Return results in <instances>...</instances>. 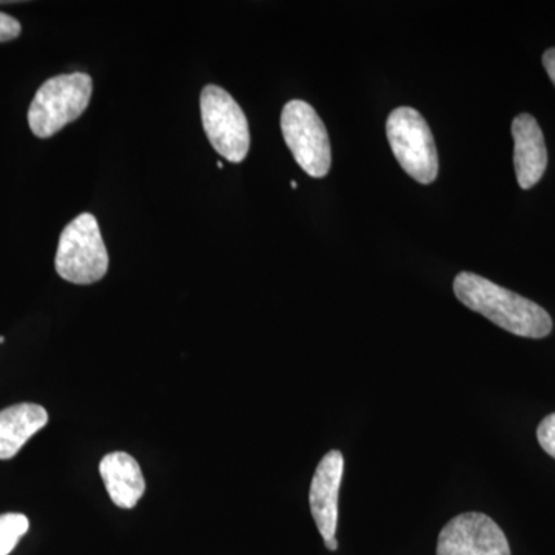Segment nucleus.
I'll use <instances>...</instances> for the list:
<instances>
[{
  "mask_svg": "<svg viewBox=\"0 0 555 555\" xmlns=\"http://www.w3.org/2000/svg\"><path fill=\"white\" fill-rule=\"evenodd\" d=\"M281 130L298 166L309 177H326L332 164L331 139L315 108L305 101L287 102L281 115Z\"/></svg>",
  "mask_w": 555,
  "mask_h": 555,
  "instance_id": "nucleus-5",
  "label": "nucleus"
},
{
  "mask_svg": "<svg viewBox=\"0 0 555 555\" xmlns=\"http://www.w3.org/2000/svg\"><path fill=\"white\" fill-rule=\"evenodd\" d=\"M108 270V251L100 224L91 214L79 215L61 233L56 272L73 284H93Z\"/></svg>",
  "mask_w": 555,
  "mask_h": 555,
  "instance_id": "nucleus-3",
  "label": "nucleus"
},
{
  "mask_svg": "<svg viewBox=\"0 0 555 555\" xmlns=\"http://www.w3.org/2000/svg\"><path fill=\"white\" fill-rule=\"evenodd\" d=\"M345 473V456L328 451L318 463L310 483V511L324 542L335 539L338 525V496Z\"/></svg>",
  "mask_w": 555,
  "mask_h": 555,
  "instance_id": "nucleus-8",
  "label": "nucleus"
},
{
  "mask_svg": "<svg viewBox=\"0 0 555 555\" xmlns=\"http://www.w3.org/2000/svg\"><path fill=\"white\" fill-rule=\"evenodd\" d=\"M201 118L208 142L222 158L243 163L250 149V131L238 102L218 86L204 87L201 93Z\"/></svg>",
  "mask_w": 555,
  "mask_h": 555,
  "instance_id": "nucleus-6",
  "label": "nucleus"
},
{
  "mask_svg": "<svg viewBox=\"0 0 555 555\" xmlns=\"http://www.w3.org/2000/svg\"><path fill=\"white\" fill-rule=\"evenodd\" d=\"M3 341H5V338L0 337V345H3Z\"/></svg>",
  "mask_w": 555,
  "mask_h": 555,
  "instance_id": "nucleus-18",
  "label": "nucleus"
},
{
  "mask_svg": "<svg viewBox=\"0 0 555 555\" xmlns=\"http://www.w3.org/2000/svg\"><path fill=\"white\" fill-rule=\"evenodd\" d=\"M437 555H511V547L505 532L491 517L465 513L441 529Z\"/></svg>",
  "mask_w": 555,
  "mask_h": 555,
  "instance_id": "nucleus-7",
  "label": "nucleus"
},
{
  "mask_svg": "<svg viewBox=\"0 0 555 555\" xmlns=\"http://www.w3.org/2000/svg\"><path fill=\"white\" fill-rule=\"evenodd\" d=\"M387 141L403 170L420 184L438 177V153L433 131L415 108L400 107L386 122Z\"/></svg>",
  "mask_w": 555,
  "mask_h": 555,
  "instance_id": "nucleus-4",
  "label": "nucleus"
},
{
  "mask_svg": "<svg viewBox=\"0 0 555 555\" xmlns=\"http://www.w3.org/2000/svg\"><path fill=\"white\" fill-rule=\"evenodd\" d=\"M21 33V22L0 11V42H9V40L20 38Z\"/></svg>",
  "mask_w": 555,
  "mask_h": 555,
  "instance_id": "nucleus-14",
  "label": "nucleus"
},
{
  "mask_svg": "<svg viewBox=\"0 0 555 555\" xmlns=\"http://www.w3.org/2000/svg\"><path fill=\"white\" fill-rule=\"evenodd\" d=\"M543 65H545L547 76H550L555 86V49L547 50L543 54Z\"/></svg>",
  "mask_w": 555,
  "mask_h": 555,
  "instance_id": "nucleus-15",
  "label": "nucleus"
},
{
  "mask_svg": "<svg viewBox=\"0 0 555 555\" xmlns=\"http://www.w3.org/2000/svg\"><path fill=\"white\" fill-rule=\"evenodd\" d=\"M217 166H218V169H221V170H222V169H224V166H222L221 160H219V163L217 164Z\"/></svg>",
  "mask_w": 555,
  "mask_h": 555,
  "instance_id": "nucleus-17",
  "label": "nucleus"
},
{
  "mask_svg": "<svg viewBox=\"0 0 555 555\" xmlns=\"http://www.w3.org/2000/svg\"><path fill=\"white\" fill-rule=\"evenodd\" d=\"M537 440L543 451L555 459V414L547 415L537 427Z\"/></svg>",
  "mask_w": 555,
  "mask_h": 555,
  "instance_id": "nucleus-13",
  "label": "nucleus"
},
{
  "mask_svg": "<svg viewBox=\"0 0 555 555\" xmlns=\"http://www.w3.org/2000/svg\"><path fill=\"white\" fill-rule=\"evenodd\" d=\"M100 473L109 499L122 509H131L144 495L145 480L137 460L127 452H113L102 459Z\"/></svg>",
  "mask_w": 555,
  "mask_h": 555,
  "instance_id": "nucleus-10",
  "label": "nucleus"
},
{
  "mask_svg": "<svg viewBox=\"0 0 555 555\" xmlns=\"http://www.w3.org/2000/svg\"><path fill=\"white\" fill-rule=\"evenodd\" d=\"M513 138L518 185L524 190L534 188L547 166L543 131L531 115H518L513 122Z\"/></svg>",
  "mask_w": 555,
  "mask_h": 555,
  "instance_id": "nucleus-9",
  "label": "nucleus"
},
{
  "mask_svg": "<svg viewBox=\"0 0 555 555\" xmlns=\"http://www.w3.org/2000/svg\"><path fill=\"white\" fill-rule=\"evenodd\" d=\"M30 521L24 514H2L0 516V555H9L22 537L27 534Z\"/></svg>",
  "mask_w": 555,
  "mask_h": 555,
  "instance_id": "nucleus-12",
  "label": "nucleus"
},
{
  "mask_svg": "<svg viewBox=\"0 0 555 555\" xmlns=\"http://www.w3.org/2000/svg\"><path fill=\"white\" fill-rule=\"evenodd\" d=\"M454 294L466 308L518 337L545 338L553 331L550 313L537 302L476 273H459Z\"/></svg>",
  "mask_w": 555,
  "mask_h": 555,
  "instance_id": "nucleus-1",
  "label": "nucleus"
},
{
  "mask_svg": "<svg viewBox=\"0 0 555 555\" xmlns=\"http://www.w3.org/2000/svg\"><path fill=\"white\" fill-rule=\"evenodd\" d=\"M291 185H292V189H297V188H298V184H297V182H295V181H292V182H291Z\"/></svg>",
  "mask_w": 555,
  "mask_h": 555,
  "instance_id": "nucleus-16",
  "label": "nucleus"
},
{
  "mask_svg": "<svg viewBox=\"0 0 555 555\" xmlns=\"http://www.w3.org/2000/svg\"><path fill=\"white\" fill-rule=\"evenodd\" d=\"M93 80L87 73L54 76L40 86L30 109L28 124L33 134L51 138L80 118L91 100Z\"/></svg>",
  "mask_w": 555,
  "mask_h": 555,
  "instance_id": "nucleus-2",
  "label": "nucleus"
},
{
  "mask_svg": "<svg viewBox=\"0 0 555 555\" xmlns=\"http://www.w3.org/2000/svg\"><path fill=\"white\" fill-rule=\"evenodd\" d=\"M47 423L49 412L39 404L21 403L0 411V460L13 459Z\"/></svg>",
  "mask_w": 555,
  "mask_h": 555,
  "instance_id": "nucleus-11",
  "label": "nucleus"
}]
</instances>
